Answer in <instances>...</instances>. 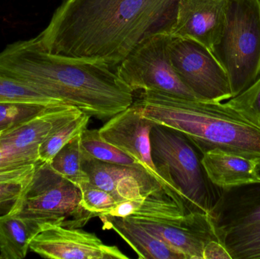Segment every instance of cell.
Instances as JSON below:
<instances>
[{"label":"cell","mask_w":260,"mask_h":259,"mask_svg":"<svg viewBox=\"0 0 260 259\" xmlns=\"http://www.w3.org/2000/svg\"><path fill=\"white\" fill-rule=\"evenodd\" d=\"M178 0H64L35 38L53 54L114 68L144 39L170 33Z\"/></svg>","instance_id":"cell-1"},{"label":"cell","mask_w":260,"mask_h":259,"mask_svg":"<svg viewBox=\"0 0 260 259\" xmlns=\"http://www.w3.org/2000/svg\"><path fill=\"white\" fill-rule=\"evenodd\" d=\"M0 73L57 104L100 120L111 118L134 101L133 91L111 67L49 53L35 38L9 44L0 53Z\"/></svg>","instance_id":"cell-2"},{"label":"cell","mask_w":260,"mask_h":259,"mask_svg":"<svg viewBox=\"0 0 260 259\" xmlns=\"http://www.w3.org/2000/svg\"><path fill=\"white\" fill-rule=\"evenodd\" d=\"M133 106L154 124L184 134L203 155L214 149L260 158V131L225 102L142 91Z\"/></svg>","instance_id":"cell-3"},{"label":"cell","mask_w":260,"mask_h":259,"mask_svg":"<svg viewBox=\"0 0 260 259\" xmlns=\"http://www.w3.org/2000/svg\"><path fill=\"white\" fill-rule=\"evenodd\" d=\"M151 157L167 187L182 201L186 213L209 214L215 194L202 164V155L182 132L154 124L150 132Z\"/></svg>","instance_id":"cell-4"},{"label":"cell","mask_w":260,"mask_h":259,"mask_svg":"<svg viewBox=\"0 0 260 259\" xmlns=\"http://www.w3.org/2000/svg\"><path fill=\"white\" fill-rule=\"evenodd\" d=\"M212 53L227 73L234 96L260 76L259 0H229Z\"/></svg>","instance_id":"cell-5"},{"label":"cell","mask_w":260,"mask_h":259,"mask_svg":"<svg viewBox=\"0 0 260 259\" xmlns=\"http://www.w3.org/2000/svg\"><path fill=\"white\" fill-rule=\"evenodd\" d=\"M9 212L38 225L82 228L94 214L84 209L80 188L39 161L31 179Z\"/></svg>","instance_id":"cell-6"},{"label":"cell","mask_w":260,"mask_h":259,"mask_svg":"<svg viewBox=\"0 0 260 259\" xmlns=\"http://www.w3.org/2000/svg\"><path fill=\"white\" fill-rule=\"evenodd\" d=\"M209 214L232 259H260V183L221 190Z\"/></svg>","instance_id":"cell-7"},{"label":"cell","mask_w":260,"mask_h":259,"mask_svg":"<svg viewBox=\"0 0 260 259\" xmlns=\"http://www.w3.org/2000/svg\"><path fill=\"white\" fill-rule=\"evenodd\" d=\"M169 33H154L144 39L115 67L114 71L133 93L155 91L197 99L183 84L171 63Z\"/></svg>","instance_id":"cell-8"},{"label":"cell","mask_w":260,"mask_h":259,"mask_svg":"<svg viewBox=\"0 0 260 259\" xmlns=\"http://www.w3.org/2000/svg\"><path fill=\"white\" fill-rule=\"evenodd\" d=\"M169 53L177 76L197 99L224 102L233 97L227 73L203 44L187 38H172Z\"/></svg>","instance_id":"cell-9"},{"label":"cell","mask_w":260,"mask_h":259,"mask_svg":"<svg viewBox=\"0 0 260 259\" xmlns=\"http://www.w3.org/2000/svg\"><path fill=\"white\" fill-rule=\"evenodd\" d=\"M30 249L50 259H129L118 247L105 244L95 234L59 224L41 225Z\"/></svg>","instance_id":"cell-10"},{"label":"cell","mask_w":260,"mask_h":259,"mask_svg":"<svg viewBox=\"0 0 260 259\" xmlns=\"http://www.w3.org/2000/svg\"><path fill=\"white\" fill-rule=\"evenodd\" d=\"M154 125L151 120L142 117L132 104L110 118L99 131L102 139L134 159L148 174L158 181L171 199L185 210L182 201L167 187L153 163L150 132Z\"/></svg>","instance_id":"cell-11"},{"label":"cell","mask_w":260,"mask_h":259,"mask_svg":"<svg viewBox=\"0 0 260 259\" xmlns=\"http://www.w3.org/2000/svg\"><path fill=\"white\" fill-rule=\"evenodd\" d=\"M181 253L185 259H203L205 246L218 240L210 214L191 212L182 221L128 217ZM221 242V241H220Z\"/></svg>","instance_id":"cell-12"},{"label":"cell","mask_w":260,"mask_h":259,"mask_svg":"<svg viewBox=\"0 0 260 259\" xmlns=\"http://www.w3.org/2000/svg\"><path fill=\"white\" fill-rule=\"evenodd\" d=\"M229 0H178L170 34L193 40L213 50L225 18Z\"/></svg>","instance_id":"cell-13"},{"label":"cell","mask_w":260,"mask_h":259,"mask_svg":"<svg viewBox=\"0 0 260 259\" xmlns=\"http://www.w3.org/2000/svg\"><path fill=\"white\" fill-rule=\"evenodd\" d=\"M83 114L69 105H53L35 117L0 133V143L39 162L38 149L53 132Z\"/></svg>","instance_id":"cell-14"},{"label":"cell","mask_w":260,"mask_h":259,"mask_svg":"<svg viewBox=\"0 0 260 259\" xmlns=\"http://www.w3.org/2000/svg\"><path fill=\"white\" fill-rule=\"evenodd\" d=\"M201 162L211 183L220 190L260 183V158L214 149L203 154Z\"/></svg>","instance_id":"cell-15"},{"label":"cell","mask_w":260,"mask_h":259,"mask_svg":"<svg viewBox=\"0 0 260 259\" xmlns=\"http://www.w3.org/2000/svg\"><path fill=\"white\" fill-rule=\"evenodd\" d=\"M104 230H112L137 253L139 258L185 259L184 256L165 242L148 232L143 227L125 217L99 216Z\"/></svg>","instance_id":"cell-16"},{"label":"cell","mask_w":260,"mask_h":259,"mask_svg":"<svg viewBox=\"0 0 260 259\" xmlns=\"http://www.w3.org/2000/svg\"><path fill=\"white\" fill-rule=\"evenodd\" d=\"M111 217H145L156 220L182 221L186 213L165 193L119 202L112 211L104 214Z\"/></svg>","instance_id":"cell-17"},{"label":"cell","mask_w":260,"mask_h":259,"mask_svg":"<svg viewBox=\"0 0 260 259\" xmlns=\"http://www.w3.org/2000/svg\"><path fill=\"white\" fill-rule=\"evenodd\" d=\"M41 229L33 220L9 212L0 215V255L3 259H23L32 238Z\"/></svg>","instance_id":"cell-18"},{"label":"cell","mask_w":260,"mask_h":259,"mask_svg":"<svg viewBox=\"0 0 260 259\" xmlns=\"http://www.w3.org/2000/svg\"><path fill=\"white\" fill-rule=\"evenodd\" d=\"M82 151L81 135L64 146L50 163V167L58 174L80 188L90 182L82 167Z\"/></svg>","instance_id":"cell-19"},{"label":"cell","mask_w":260,"mask_h":259,"mask_svg":"<svg viewBox=\"0 0 260 259\" xmlns=\"http://www.w3.org/2000/svg\"><path fill=\"white\" fill-rule=\"evenodd\" d=\"M81 146L84 153L98 161L143 169L129 155L102 139L98 129H86L83 131L81 134Z\"/></svg>","instance_id":"cell-20"},{"label":"cell","mask_w":260,"mask_h":259,"mask_svg":"<svg viewBox=\"0 0 260 259\" xmlns=\"http://www.w3.org/2000/svg\"><path fill=\"white\" fill-rule=\"evenodd\" d=\"M91 118L88 114H81L50 135L38 149L39 161L50 164L56 154L69 142L79 136L87 129Z\"/></svg>","instance_id":"cell-21"},{"label":"cell","mask_w":260,"mask_h":259,"mask_svg":"<svg viewBox=\"0 0 260 259\" xmlns=\"http://www.w3.org/2000/svg\"><path fill=\"white\" fill-rule=\"evenodd\" d=\"M224 102L241 118L260 131V76L244 91Z\"/></svg>","instance_id":"cell-22"},{"label":"cell","mask_w":260,"mask_h":259,"mask_svg":"<svg viewBox=\"0 0 260 259\" xmlns=\"http://www.w3.org/2000/svg\"><path fill=\"white\" fill-rule=\"evenodd\" d=\"M0 102H23L44 106L61 105L38 91L21 85L0 73Z\"/></svg>","instance_id":"cell-23"},{"label":"cell","mask_w":260,"mask_h":259,"mask_svg":"<svg viewBox=\"0 0 260 259\" xmlns=\"http://www.w3.org/2000/svg\"><path fill=\"white\" fill-rule=\"evenodd\" d=\"M47 106L23 102H0V133L42 112Z\"/></svg>","instance_id":"cell-24"},{"label":"cell","mask_w":260,"mask_h":259,"mask_svg":"<svg viewBox=\"0 0 260 259\" xmlns=\"http://www.w3.org/2000/svg\"><path fill=\"white\" fill-rule=\"evenodd\" d=\"M80 190L82 207L95 217L112 211L118 203L111 193L92 185L90 182L81 187Z\"/></svg>","instance_id":"cell-25"},{"label":"cell","mask_w":260,"mask_h":259,"mask_svg":"<svg viewBox=\"0 0 260 259\" xmlns=\"http://www.w3.org/2000/svg\"><path fill=\"white\" fill-rule=\"evenodd\" d=\"M33 174L21 180L0 183V215L9 213L13 208L15 202L21 196Z\"/></svg>","instance_id":"cell-26"},{"label":"cell","mask_w":260,"mask_h":259,"mask_svg":"<svg viewBox=\"0 0 260 259\" xmlns=\"http://www.w3.org/2000/svg\"><path fill=\"white\" fill-rule=\"evenodd\" d=\"M38 163L0 143V172L21 170Z\"/></svg>","instance_id":"cell-27"},{"label":"cell","mask_w":260,"mask_h":259,"mask_svg":"<svg viewBox=\"0 0 260 259\" xmlns=\"http://www.w3.org/2000/svg\"><path fill=\"white\" fill-rule=\"evenodd\" d=\"M203 259H232V257L221 242L212 240L205 246Z\"/></svg>","instance_id":"cell-28"},{"label":"cell","mask_w":260,"mask_h":259,"mask_svg":"<svg viewBox=\"0 0 260 259\" xmlns=\"http://www.w3.org/2000/svg\"><path fill=\"white\" fill-rule=\"evenodd\" d=\"M35 167L36 164L27 168L21 169V170L0 172V183L26 179L33 174Z\"/></svg>","instance_id":"cell-29"},{"label":"cell","mask_w":260,"mask_h":259,"mask_svg":"<svg viewBox=\"0 0 260 259\" xmlns=\"http://www.w3.org/2000/svg\"><path fill=\"white\" fill-rule=\"evenodd\" d=\"M0 259H3L2 258L1 255H0Z\"/></svg>","instance_id":"cell-30"},{"label":"cell","mask_w":260,"mask_h":259,"mask_svg":"<svg viewBox=\"0 0 260 259\" xmlns=\"http://www.w3.org/2000/svg\"><path fill=\"white\" fill-rule=\"evenodd\" d=\"M259 3H260V0H259Z\"/></svg>","instance_id":"cell-31"}]
</instances>
